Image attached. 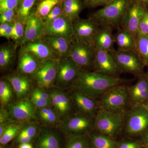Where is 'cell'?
<instances>
[{
	"label": "cell",
	"instance_id": "9c48e42d",
	"mask_svg": "<svg viewBox=\"0 0 148 148\" xmlns=\"http://www.w3.org/2000/svg\"><path fill=\"white\" fill-rule=\"evenodd\" d=\"M59 60L41 61L36 71L32 76L38 87L44 89H48L55 83Z\"/></svg>",
	"mask_w": 148,
	"mask_h": 148
},
{
	"label": "cell",
	"instance_id": "816d5d0a",
	"mask_svg": "<svg viewBox=\"0 0 148 148\" xmlns=\"http://www.w3.org/2000/svg\"><path fill=\"white\" fill-rule=\"evenodd\" d=\"M142 143L146 147L148 148V130L145 134H143L142 138Z\"/></svg>",
	"mask_w": 148,
	"mask_h": 148
},
{
	"label": "cell",
	"instance_id": "ac0fdd59",
	"mask_svg": "<svg viewBox=\"0 0 148 148\" xmlns=\"http://www.w3.org/2000/svg\"><path fill=\"white\" fill-rule=\"evenodd\" d=\"M21 46L20 49L30 52L40 61L60 59L43 39L25 43Z\"/></svg>",
	"mask_w": 148,
	"mask_h": 148
},
{
	"label": "cell",
	"instance_id": "7a4b0ae2",
	"mask_svg": "<svg viewBox=\"0 0 148 148\" xmlns=\"http://www.w3.org/2000/svg\"><path fill=\"white\" fill-rule=\"evenodd\" d=\"M132 0H114L90 16L100 27L114 30L121 27L123 18Z\"/></svg>",
	"mask_w": 148,
	"mask_h": 148
},
{
	"label": "cell",
	"instance_id": "f907efd6",
	"mask_svg": "<svg viewBox=\"0 0 148 148\" xmlns=\"http://www.w3.org/2000/svg\"><path fill=\"white\" fill-rule=\"evenodd\" d=\"M14 22V21H13ZM3 23L0 25V37H3L4 33L5 32L6 30L10 26V24L12 23Z\"/></svg>",
	"mask_w": 148,
	"mask_h": 148
},
{
	"label": "cell",
	"instance_id": "ab89813d",
	"mask_svg": "<svg viewBox=\"0 0 148 148\" xmlns=\"http://www.w3.org/2000/svg\"><path fill=\"white\" fill-rule=\"evenodd\" d=\"M17 8L6 11L0 15V24L5 23H11L13 22L17 18Z\"/></svg>",
	"mask_w": 148,
	"mask_h": 148
},
{
	"label": "cell",
	"instance_id": "277c9868",
	"mask_svg": "<svg viewBox=\"0 0 148 148\" xmlns=\"http://www.w3.org/2000/svg\"><path fill=\"white\" fill-rule=\"evenodd\" d=\"M125 113L99 109L94 118V130L114 139L123 130Z\"/></svg>",
	"mask_w": 148,
	"mask_h": 148
},
{
	"label": "cell",
	"instance_id": "d6a6232c",
	"mask_svg": "<svg viewBox=\"0 0 148 148\" xmlns=\"http://www.w3.org/2000/svg\"><path fill=\"white\" fill-rule=\"evenodd\" d=\"M127 88L130 102L136 95L148 89V79L145 74L138 77V80L136 83L131 86H128Z\"/></svg>",
	"mask_w": 148,
	"mask_h": 148
},
{
	"label": "cell",
	"instance_id": "5bb4252c",
	"mask_svg": "<svg viewBox=\"0 0 148 148\" xmlns=\"http://www.w3.org/2000/svg\"><path fill=\"white\" fill-rule=\"evenodd\" d=\"M93 71L115 78L122 73L110 52L96 48Z\"/></svg>",
	"mask_w": 148,
	"mask_h": 148
},
{
	"label": "cell",
	"instance_id": "e0dca14e",
	"mask_svg": "<svg viewBox=\"0 0 148 148\" xmlns=\"http://www.w3.org/2000/svg\"><path fill=\"white\" fill-rule=\"evenodd\" d=\"M45 35L62 37L71 42L73 40V21L62 15L45 26Z\"/></svg>",
	"mask_w": 148,
	"mask_h": 148
},
{
	"label": "cell",
	"instance_id": "11a10c76",
	"mask_svg": "<svg viewBox=\"0 0 148 148\" xmlns=\"http://www.w3.org/2000/svg\"><path fill=\"white\" fill-rule=\"evenodd\" d=\"M142 104L148 109V98Z\"/></svg>",
	"mask_w": 148,
	"mask_h": 148
},
{
	"label": "cell",
	"instance_id": "f546056e",
	"mask_svg": "<svg viewBox=\"0 0 148 148\" xmlns=\"http://www.w3.org/2000/svg\"><path fill=\"white\" fill-rule=\"evenodd\" d=\"M65 148H91L88 135L67 134Z\"/></svg>",
	"mask_w": 148,
	"mask_h": 148
},
{
	"label": "cell",
	"instance_id": "cb8c5ba5",
	"mask_svg": "<svg viewBox=\"0 0 148 148\" xmlns=\"http://www.w3.org/2000/svg\"><path fill=\"white\" fill-rule=\"evenodd\" d=\"M114 38L117 50L136 51V39L129 32L119 27L117 29Z\"/></svg>",
	"mask_w": 148,
	"mask_h": 148
},
{
	"label": "cell",
	"instance_id": "f6af8a7d",
	"mask_svg": "<svg viewBox=\"0 0 148 148\" xmlns=\"http://www.w3.org/2000/svg\"><path fill=\"white\" fill-rule=\"evenodd\" d=\"M142 144L134 140H126L117 143L116 148H142Z\"/></svg>",
	"mask_w": 148,
	"mask_h": 148
},
{
	"label": "cell",
	"instance_id": "60d3db41",
	"mask_svg": "<svg viewBox=\"0 0 148 148\" xmlns=\"http://www.w3.org/2000/svg\"><path fill=\"white\" fill-rule=\"evenodd\" d=\"M21 0H3L0 2V14L6 11L17 8Z\"/></svg>",
	"mask_w": 148,
	"mask_h": 148
},
{
	"label": "cell",
	"instance_id": "8d00e7d4",
	"mask_svg": "<svg viewBox=\"0 0 148 148\" xmlns=\"http://www.w3.org/2000/svg\"><path fill=\"white\" fill-rule=\"evenodd\" d=\"M26 24L17 18L14 22L13 31L11 39L18 46L21 45L24 34Z\"/></svg>",
	"mask_w": 148,
	"mask_h": 148
},
{
	"label": "cell",
	"instance_id": "44dd1931",
	"mask_svg": "<svg viewBox=\"0 0 148 148\" xmlns=\"http://www.w3.org/2000/svg\"><path fill=\"white\" fill-rule=\"evenodd\" d=\"M113 30L106 27H100L92 38V43L95 48L111 52L115 50L114 35Z\"/></svg>",
	"mask_w": 148,
	"mask_h": 148
},
{
	"label": "cell",
	"instance_id": "f35d334b",
	"mask_svg": "<svg viewBox=\"0 0 148 148\" xmlns=\"http://www.w3.org/2000/svg\"><path fill=\"white\" fill-rule=\"evenodd\" d=\"M30 100L36 108H42L51 106L50 101L34 93H32Z\"/></svg>",
	"mask_w": 148,
	"mask_h": 148
},
{
	"label": "cell",
	"instance_id": "8992f818",
	"mask_svg": "<svg viewBox=\"0 0 148 148\" xmlns=\"http://www.w3.org/2000/svg\"><path fill=\"white\" fill-rule=\"evenodd\" d=\"M69 57L76 64L81 71H92L94 70L95 48L82 42L73 40Z\"/></svg>",
	"mask_w": 148,
	"mask_h": 148
},
{
	"label": "cell",
	"instance_id": "6f0895ef",
	"mask_svg": "<svg viewBox=\"0 0 148 148\" xmlns=\"http://www.w3.org/2000/svg\"><path fill=\"white\" fill-rule=\"evenodd\" d=\"M3 1V0H0V2L2 1Z\"/></svg>",
	"mask_w": 148,
	"mask_h": 148
},
{
	"label": "cell",
	"instance_id": "52a82bcc",
	"mask_svg": "<svg viewBox=\"0 0 148 148\" xmlns=\"http://www.w3.org/2000/svg\"><path fill=\"white\" fill-rule=\"evenodd\" d=\"M110 53L122 73L138 77L146 73L144 71L145 65L136 51L115 49Z\"/></svg>",
	"mask_w": 148,
	"mask_h": 148
},
{
	"label": "cell",
	"instance_id": "db71d44e",
	"mask_svg": "<svg viewBox=\"0 0 148 148\" xmlns=\"http://www.w3.org/2000/svg\"><path fill=\"white\" fill-rule=\"evenodd\" d=\"M19 148H34L33 146L29 143L20 144L19 146Z\"/></svg>",
	"mask_w": 148,
	"mask_h": 148
},
{
	"label": "cell",
	"instance_id": "7dc6e473",
	"mask_svg": "<svg viewBox=\"0 0 148 148\" xmlns=\"http://www.w3.org/2000/svg\"><path fill=\"white\" fill-rule=\"evenodd\" d=\"M32 93L39 95V96L50 101V95L49 92H47L45 90V89H43V88L38 87L36 88L32 91Z\"/></svg>",
	"mask_w": 148,
	"mask_h": 148
},
{
	"label": "cell",
	"instance_id": "d6986e66",
	"mask_svg": "<svg viewBox=\"0 0 148 148\" xmlns=\"http://www.w3.org/2000/svg\"><path fill=\"white\" fill-rule=\"evenodd\" d=\"M44 21L32 13L25 25V34L21 45L25 43L42 39L45 36Z\"/></svg>",
	"mask_w": 148,
	"mask_h": 148
},
{
	"label": "cell",
	"instance_id": "d4e9b609",
	"mask_svg": "<svg viewBox=\"0 0 148 148\" xmlns=\"http://www.w3.org/2000/svg\"><path fill=\"white\" fill-rule=\"evenodd\" d=\"M36 148H60L58 135L49 130H40L36 142Z\"/></svg>",
	"mask_w": 148,
	"mask_h": 148
},
{
	"label": "cell",
	"instance_id": "30bf717a",
	"mask_svg": "<svg viewBox=\"0 0 148 148\" xmlns=\"http://www.w3.org/2000/svg\"><path fill=\"white\" fill-rule=\"evenodd\" d=\"M73 40L93 45L92 38L100 27L92 18L79 17L73 21Z\"/></svg>",
	"mask_w": 148,
	"mask_h": 148
},
{
	"label": "cell",
	"instance_id": "bcb514c9",
	"mask_svg": "<svg viewBox=\"0 0 148 148\" xmlns=\"http://www.w3.org/2000/svg\"><path fill=\"white\" fill-rule=\"evenodd\" d=\"M10 119L8 110L4 108H1L0 109V124L10 122Z\"/></svg>",
	"mask_w": 148,
	"mask_h": 148
},
{
	"label": "cell",
	"instance_id": "f5cc1de1",
	"mask_svg": "<svg viewBox=\"0 0 148 148\" xmlns=\"http://www.w3.org/2000/svg\"><path fill=\"white\" fill-rule=\"evenodd\" d=\"M143 6L146 9L148 10V0H133Z\"/></svg>",
	"mask_w": 148,
	"mask_h": 148
},
{
	"label": "cell",
	"instance_id": "d590c367",
	"mask_svg": "<svg viewBox=\"0 0 148 148\" xmlns=\"http://www.w3.org/2000/svg\"><path fill=\"white\" fill-rule=\"evenodd\" d=\"M23 126L22 123H11L0 137L1 145H5L9 143L19 134Z\"/></svg>",
	"mask_w": 148,
	"mask_h": 148
},
{
	"label": "cell",
	"instance_id": "3957f363",
	"mask_svg": "<svg viewBox=\"0 0 148 148\" xmlns=\"http://www.w3.org/2000/svg\"><path fill=\"white\" fill-rule=\"evenodd\" d=\"M97 101L99 109L113 112H124L130 107L127 86L124 84L111 88Z\"/></svg>",
	"mask_w": 148,
	"mask_h": 148
},
{
	"label": "cell",
	"instance_id": "2e32d148",
	"mask_svg": "<svg viewBox=\"0 0 148 148\" xmlns=\"http://www.w3.org/2000/svg\"><path fill=\"white\" fill-rule=\"evenodd\" d=\"M36 108L31 100L26 98L12 103L9 107L10 118L12 120L29 121L37 118Z\"/></svg>",
	"mask_w": 148,
	"mask_h": 148
},
{
	"label": "cell",
	"instance_id": "8fae6325",
	"mask_svg": "<svg viewBox=\"0 0 148 148\" xmlns=\"http://www.w3.org/2000/svg\"><path fill=\"white\" fill-rule=\"evenodd\" d=\"M50 103L62 121L73 114L75 110L71 95L58 88L49 90Z\"/></svg>",
	"mask_w": 148,
	"mask_h": 148
},
{
	"label": "cell",
	"instance_id": "4316f807",
	"mask_svg": "<svg viewBox=\"0 0 148 148\" xmlns=\"http://www.w3.org/2000/svg\"><path fill=\"white\" fill-rule=\"evenodd\" d=\"M91 148H116L117 142L113 138L93 130L88 134Z\"/></svg>",
	"mask_w": 148,
	"mask_h": 148
},
{
	"label": "cell",
	"instance_id": "680465c9",
	"mask_svg": "<svg viewBox=\"0 0 148 148\" xmlns=\"http://www.w3.org/2000/svg\"><path fill=\"white\" fill-rule=\"evenodd\" d=\"M61 1H62V0H61Z\"/></svg>",
	"mask_w": 148,
	"mask_h": 148
},
{
	"label": "cell",
	"instance_id": "9f6ffc18",
	"mask_svg": "<svg viewBox=\"0 0 148 148\" xmlns=\"http://www.w3.org/2000/svg\"><path fill=\"white\" fill-rule=\"evenodd\" d=\"M145 75H146V77H147V79H148V70L147 72V73H146Z\"/></svg>",
	"mask_w": 148,
	"mask_h": 148
},
{
	"label": "cell",
	"instance_id": "4dcf8cb0",
	"mask_svg": "<svg viewBox=\"0 0 148 148\" xmlns=\"http://www.w3.org/2000/svg\"><path fill=\"white\" fill-rule=\"evenodd\" d=\"M136 52L148 68V36L138 32L136 38Z\"/></svg>",
	"mask_w": 148,
	"mask_h": 148
},
{
	"label": "cell",
	"instance_id": "83f0119b",
	"mask_svg": "<svg viewBox=\"0 0 148 148\" xmlns=\"http://www.w3.org/2000/svg\"><path fill=\"white\" fill-rule=\"evenodd\" d=\"M61 5L64 15L73 21L79 17L84 4L82 0H62Z\"/></svg>",
	"mask_w": 148,
	"mask_h": 148
},
{
	"label": "cell",
	"instance_id": "1f68e13d",
	"mask_svg": "<svg viewBox=\"0 0 148 148\" xmlns=\"http://www.w3.org/2000/svg\"><path fill=\"white\" fill-rule=\"evenodd\" d=\"M12 86L6 79H1L0 81V102L1 106L5 108L8 105L13 97Z\"/></svg>",
	"mask_w": 148,
	"mask_h": 148
},
{
	"label": "cell",
	"instance_id": "ee69618b",
	"mask_svg": "<svg viewBox=\"0 0 148 148\" xmlns=\"http://www.w3.org/2000/svg\"><path fill=\"white\" fill-rule=\"evenodd\" d=\"M138 32L148 36V10H146L140 20L138 27Z\"/></svg>",
	"mask_w": 148,
	"mask_h": 148
},
{
	"label": "cell",
	"instance_id": "b9f144b4",
	"mask_svg": "<svg viewBox=\"0 0 148 148\" xmlns=\"http://www.w3.org/2000/svg\"><path fill=\"white\" fill-rule=\"evenodd\" d=\"M114 0H83L85 5L90 8H95L99 6H104Z\"/></svg>",
	"mask_w": 148,
	"mask_h": 148
},
{
	"label": "cell",
	"instance_id": "f1b7e54d",
	"mask_svg": "<svg viewBox=\"0 0 148 148\" xmlns=\"http://www.w3.org/2000/svg\"><path fill=\"white\" fill-rule=\"evenodd\" d=\"M36 116L46 126L56 125L61 122L59 115L51 107L36 108Z\"/></svg>",
	"mask_w": 148,
	"mask_h": 148
},
{
	"label": "cell",
	"instance_id": "7c38bea8",
	"mask_svg": "<svg viewBox=\"0 0 148 148\" xmlns=\"http://www.w3.org/2000/svg\"><path fill=\"white\" fill-rule=\"evenodd\" d=\"M80 71L76 64L69 57L60 59L55 83L60 88L71 87Z\"/></svg>",
	"mask_w": 148,
	"mask_h": 148
},
{
	"label": "cell",
	"instance_id": "ffe728a7",
	"mask_svg": "<svg viewBox=\"0 0 148 148\" xmlns=\"http://www.w3.org/2000/svg\"><path fill=\"white\" fill-rule=\"evenodd\" d=\"M6 79L10 83L18 99L25 98L31 90L33 79L31 78L29 75L17 72L9 75Z\"/></svg>",
	"mask_w": 148,
	"mask_h": 148
},
{
	"label": "cell",
	"instance_id": "e575fe53",
	"mask_svg": "<svg viewBox=\"0 0 148 148\" xmlns=\"http://www.w3.org/2000/svg\"><path fill=\"white\" fill-rule=\"evenodd\" d=\"M61 0H42L37 6L35 15L44 20L52 9L61 1Z\"/></svg>",
	"mask_w": 148,
	"mask_h": 148
},
{
	"label": "cell",
	"instance_id": "91938a15",
	"mask_svg": "<svg viewBox=\"0 0 148 148\" xmlns=\"http://www.w3.org/2000/svg\"></svg>",
	"mask_w": 148,
	"mask_h": 148
},
{
	"label": "cell",
	"instance_id": "4fadbf2b",
	"mask_svg": "<svg viewBox=\"0 0 148 148\" xmlns=\"http://www.w3.org/2000/svg\"><path fill=\"white\" fill-rule=\"evenodd\" d=\"M146 10L139 3L132 0L126 10L120 27L129 32L136 39L139 23Z\"/></svg>",
	"mask_w": 148,
	"mask_h": 148
},
{
	"label": "cell",
	"instance_id": "7bdbcfd3",
	"mask_svg": "<svg viewBox=\"0 0 148 148\" xmlns=\"http://www.w3.org/2000/svg\"><path fill=\"white\" fill-rule=\"evenodd\" d=\"M38 127L37 125L34 123H30L24 125L20 131V133L25 134L33 138L36 135Z\"/></svg>",
	"mask_w": 148,
	"mask_h": 148
},
{
	"label": "cell",
	"instance_id": "836d02e7",
	"mask_svg": "<svg viewBox=\"0 0 148 148\" xmlns=\"http://www.w3.org/2000/svg\"><path fill=\"white\" fill-rule=\"evenodd\" d=\"M36 0H21L17 10V18L26 24Z\"/></svg>",
	"mask_w": 148,
	"mask_h": 148
},
{
	"label": "cell",
	"instance_id": "ba28073f",
	"mask_svg": "<svg viewBox=\"0 0 148 148\" xmlns=\"http://www.w3.org/2000/svg\"><path fill=\"white\" fill-rule=\"evenodd\" d=\"M61 129L67 134L86 135L94 129V118L77 113L62 121Z\"/></svg>",
	"mask_w": 148,
	"mask_h": 148
},
{
	"label": "cell",
	"instance_id": "7402d4cb",
	"mask_svg": "<svg viewBox=\"0 0 148 148\" xmlns=\"http://www.w3.org/2000/svg\"><path fill=\"white\" fill-rule=\"evenodd\" d=\"M40 62L32 53L20 49L17 64V72L32 76L36 71Z\"/></svg>",
	"mask_w": 148,
	"mask_h": 148
},
{
	"label": "cell",
	"instance_id": "c3c4849f",
	"mask_svg": "<svg viewBox=\"0 0 148 148\" xmlns=\"http://www.w3.org/2000/svg\"><path fill=\"white\" fill-rule=\"evenodd\" d=\"M32 139L33 138L19 132L16 140H17V143H19L20 144H24V143H30Z\"/></svg>",
	"mask_w": 148,
	"mask_h": 148
},
{
	"label": "cell",
	"instance_id": "603a6c76",
	"mask_svg": "<svg viewBox=\"0 0 148 148\" xmlns=\"http://www.w3.org/2000/svg\"><path fill=\"white\" fill-rule=\"evenodd\" d=\"M43 39L60 59L69 57L71 42L62 37L45 35Z\"/></svg>",
	"mask_w": 148,
	"mask_h": 148
},
{
	"label": "cell",
	"instance_id": "9a60e30c",
	"mask_svg": "<svg viewBox=\"0 0 148 148\" xmlns=\"http://www.w3.org/2000/svg\"><path fill=\"white\" fill-rule=\"evenodd\" d=\"M71 88L70 95L73 103L75 113L95 118L97 112L100 109L97 100L88 96L77 89Z\"/></svg>",
	"mask_w": 148,
	"mask_h": 148
},
{
	"label": "cell",
	"instance_id": "6da1fadb",
	"mask_svg": "<svg viewBox=\"0 0 148 148\" xmlns=\"http://www.w3.org/2000/svg\"><path fill=\"white\" fill-rule=\"evenodd\" d=\"M125 80L107 76L92 71L80 70L71 88H75L88 96L98 100L109 89L116 86L124 84Z\"/></svg>",
	"mask_w": 148,
	"mask_h": 148
},
{
	"label": "cell",
	"instance_id": "74e56055",
	"mask_svg": "<svg viewBox=\"0 0 148 148\" xmlns=\"http://www.w3.org/2000/svg\"><path fill=\"white\" fill-rule=\"evenodd\" d=\"M63 15H64V13H63L61 1L52 9V10L50 12L44 20L45 26H46L51 22L54 21L56 19Z\"/></svg>",
	"mask_w": 148,
	"mask_h": 148
},
{
	"label": "cell",
	"instance_id": "5b68a950",
	"mask_svg": "<svg viewBox=\"0 0 148 148\" xmlns=\"http://www.w3.org/2000/svg\"><path fill=\"white\" fill-rule=\"evenodd\" d=\"M148 109L136 104L125 113L123 130L130 136L145 134L148 130Z\"/></svg>",
	"mask_w": 148,
	"mask_h": 148
},
{
	"label": "cell",
	"instance_id": "484cf974",
	"mask_svg": "<svg viewBox=\"0 0 148 148\" xmlns=\"http://www.w3.org/2000/svg\"><path fill=\"white\" fill-rule=\"evenodd\" d=\"M18 45L14 43L5 44L0 47V68L2 71L8 69L13 64Z\"/></svg>",
	"mask_w": 148,
	"mask_h": 148
},
{
	"label": "cell",
	"instance_id": "681fc988",
	"mask_svg": "<svg viewBox=\"0 0 148 148\" xmlns=\"http://www.w3.org/2000/svg\"><path fill=\"white\" fill-rule=\"evenodd\" d=\"M14 22V21L10 24V26L6 30L5 32L3 35V37H4L8 40L11 39V38L12 31H13Z\"/></svg>",
	"mask_w": 148,
	"mask_h": 148
}]
</instances>
